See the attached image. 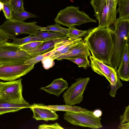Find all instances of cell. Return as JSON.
I'll return each mask as SVG.
<instances>
[{
    "mask_svg": "<svg viewBox=\"0 0 129 129\" xmlns=\"http://www.w3.org/2000/svg\"><path fill=\"white\" fill-rule=\"evenodd\" d=\"M113 30L110 26L91 28L83 39L92 56L111 67L114 49Z\"/></svg>",
    "mask_w": 129,
    "mask_h": 129,
    "instance_id": "1",
    "label": "cell"
},
{
    "mask_svg": "<svg viewBox=\"0 0 129 129\" xmlns=\"http://www.w3.org/2000/svg\"><path fill=\"white\" fill-rule=\"evenodd\" d=\"M114 49L111 60V67L116 71L121 62L125 48L128 43L129 18H118L113 24Z\"/></svg>",
    "mask_w": 129,
    "mask_h": 129,
    "instance_id": "2",
    "label": "cell"
},
{
    "mask_svg": "<svg viewBox=\"0 0 129 129\" xmlns=\"http://www.w3.org/2000/svg\"><path fill=\"white\" fill-rule=\"evenodd\" d=\"M54 20L56 23L69 28L86 23H96L97 22L83 11H80L79 7L72 6L67 7L60 10Z\"/></svg>",
    "mask_w": 129,
    "mask_h": 129,
    "instance_id": "3",
    "label": "cell"
},
{
    "mask_svg": "<svg viewBox=\"0 0 129 129\" xmlns=\"http://www.w3.org/2000/svg\"><path fill=\"white\" fill-rule=\"evenodd\" d=\"M31 57L20 45L6 42L0 44V63L2 65L23 64Z\"/></svg>",
    "mask_w": 129,
    "mask_h": 129,
    "instance_id": "4",
    "label": "cell"
},
{
    "mask_svg": "<svg viewBox=\"0 0 129 129\" xmlns=\"http://www.w3.org/2000/svg\"><path fill=\"white\" fill-rule=\"evenodd\" d=\"M64 119L74 125L98 129L102 127L101 118L94 115L93 111L88 110L85 111L66 112Z\"/></svg>",
    "mask_w": 129,
    "mask_h": 129,
    "instance_id": "5",
    "label": "cell"
},
{
    "mask_svg": "<svg viewBox=\"0 0 129 129\" xmlns=\"http://www.w3.org/2000/svg\"><path fill=\"white\" fill-rule=\"evenodd\" d=\"M37 23L36 21L27 23L12 19L5 21L0 25V28L11 39L12 38L21 34L35 36L37 31L41 30L43 27L37 25Z\"/></svg>",
    "mask_w": 129,
    "mask_h": 129,
    "instance_id": "6",
    "label": "cell"
},
{
    "mask_svg": "<svg viewBox=\"0 0 129 129\" xmlns=\"http://www.w3.org/2000/svg\"><path fill=\"white\" fill-rule=\"evenodd\" d=\"M22 79L0 83V100L14 103L25 102L22 95Z\"/></svg>",
    "mask_w": 129,
    "mask_h": 129,
    "instance_id": "7",
    "label": "cell"
},
{
    "mask_svg": "<svg viewBox=\"0 0 129 129\" xmlns=\"http://www.w3.org/2000/svg\"><path fill=\"white\" fill-rule=\"evenodd\" d=\"M90 79L89 77H80L76 79L64 93L62 96L66 105H74L83 101V94Z\"/></svg>",
    "mask_w": 129,
    "mask_h": 129,
    "instance_id": "8",
    "label": "cell"
},
{
    "mask_svg": "<svg viewBox=\"0 0 129 129\" xmlns=\"http://www.w3.org/2000/svg\"><path fill=\"white\" fill-rule=\"evenodd\" d=\"M34 65L25 63L0 66V79L13 81L25 75L34 68Z\"/></svg>",
    "mask_w": 129,
    "mask_h": 129,
    "instance_id": "9",
    "label": "cell"
},
{
    "mask_svg": "<svg viewBox=\"0 0 129 129\" xmlns=\"http://www.w3.org/2000/svg\"><path fill=\"white\" fill-rule=\"evenodd\" d=\"M91 55L89 50L86 43L82 39L77 44L66 53L56 58L58 60L74 58L79 56L86 55L89 56Z\"/></svg>",
    "mask_w": 129,
    "mask_h": 129,
    "instance_id": "10",
    "label": "cell"
},
{
    "mask_svg": "<svg viewBox=\"0 0 129 129\" xmlns=\"http://www.w3.org/2000/svg\"><path fill=\"white\" fill-rule=\"evenodd\" d=\"M29 108L33 112V118L36 120L47 121L56 120L58 118V115L54 110L38 107H30Z\"/></svg>",
    "mask_w": 129,
    "mask_h": 129,
    "instance_id": "11",
    "label": "cell"
},
{
    "mask_svg": "<svg viewBox=\"0 0 129 129\" xmlns=\"http://www.w3.org/2000/svg\"><path fill=\"white\" fill-rule=\"evenodd\" d=\"M68 88V84L66 81L61 78L54 80L48 85L41 87L40 89L48 93L59 96L64 90Z\"/></svg>",
    "mask_w": 129,
    "mask_h": 129,
    "instance_id": "12",
    "label": "cell"
},
{
    "mask_svg": "<svg viewBox=\"0 0 129 129\" xmlns=\"http://www.w3.org/2000/svg\"><path fill=\"white\" fill-rule=\"evenodd\" d=\"M89 57L91 61L90 66L92 70L98 74L105 77L110 83L112 67L94 58L91 55Z\"/></svg>",
    "mask_w": 129,
    "mask_h": 129,
    "instance_id": "13",
    "label": "cell"
},
{
    "mask_svg": "<svg viewBox=\"0 0 129 129\" xmlns=\"http://www.w3.org/2000/svg\"><path fill=\"white\" fill-rule=\"evenodd\" d=\"M67 38L68 37L66 36L64 37L54 38L44 41L38 48L27 52L31 57L44 54L52 50L57 43Z\"/></svg>",
    "mask_w": 129,
    "mask_h": 129,
    "instance_id": "14",
    "label": "cell"
},
{
    "mask_svg": "<svg viewBox=\"0 0 129 129\" xmlns=\"http://www.w3.org/2000/svg\"><path fill=\"white\" fill-rule=\"evenodd\" d=\"M129 44L126 45L120 64L116 71L117 75L122 80H129Z\"/></svg>",
    "mask_w": 129,
    "mask_h": 129,
    "instance_id": "15",
    "label": "cell"
},
{
    "mask_svg": "<svg viewBox=\"0 0 129 129\" xmlns=\"http://www.w3.org/2000/svg\"><path fill=\"white\" fill-rule=\"evenodd\" d=\"M30 105L26 102L21 103H14L0 100V115L17 111L24 108H29Z\"/></svg>",
    "mask_w": 129,
    "mask_h": 129,
    "instance_id": "16",
    "label": "cell"
},
{
    "mask_svg": "<svg viewBox=\"0 0 129 129\" xmlns=\"http://www.w3.org/2000/svg\"><path fill=\"white\" fill-rule=\"evenodd\" d=\"M38 107L46 108L54 110L55 111H64L66 112H77L85 111L87 109L82 108L79 107L74 105H46L42 104H35L30 105V107Z\"/></svg>",
    "mask_w": 129,
    "mask_h": 129,
    "instance_id": "17",
    "label": "cell"
},
{
    "mask_svg": "<svg viewBox=\"0 0 129 129\" xmlns=\"http://www.w3.org/2000/svg\"><path fill=\"white\" fill-rule=\"evenodd\" d=\"M91 29L81 30L76 29L75 26H72L69 27L66 36L71 40L82 38L87 35Z\"/></svg>",
    "mask_w": 129,
    "mask_h": 129,
    "instance_id": "18",
    "label": "cell"
},
{
    "mask_svg": "<svg viewBox=\"0 0 129 129\" xmlns=\"http://www.w3.org/2000/svg\"><path fill=\"white\" fill-rule=\"evenodd\" d=\"M118 8L117 12L119 14V18H129V0H119L117 2Z\"/></svg>",
    "mask_w": 129,
    "mask_h": 129,
    "instance_id": "19",
    "label": "cell"
},
{
    "mask_svg": "<svg viewBox=\"0 0 129 129\" xmlns=\"http://www.w3.org/2000/svg\"><path fill=\"white\" fill-rule=\"evenodd\" d=\"M82 39L79 38L76 40H72L65 47L60 50L54 53L50 56L54 60L59 56L65 54L70 50L77 45L78 42Z\"/></svg>",
    "mask_w": 129,
    "mask_h": 129,
    "instance_id": "20",
    "label": "cell"
},
{
    "mask_svg": "<svg viewBox=\"0 0 129 129\" xmlns=\"http://www.w3.org/2000/svg\"><path fill=\"white\" fill-rule=\"evenodd\" d=\"M88 56L86 55L70 58L66 59L72 61L77 64L79 67H82L86 69L90 66L89 62L88 59Z\"/></svg>",
    "mask_w": 129,
    "mask_h": 129,
    "instance_id": "21",
    "label": "cell"
},
{
    "mask_svg": "<svg viewBox=\"0 0 129 129\" xmlns=\"http://www.w3.org/2000/svg\"><path fill=\"white\" fill-rule=\"evenodd\" d=\"M35 36L40 37L42 41H44L54 38L64 37L66 35L58 32H44L39 30L37 31Z\"/></svg>",
    "mask_w": 129,
    "mask_h": 129,
    "instance_id": "22",
    "label": "cell"
},
{
    "mask_svg": "<svg viewBox=\"0 0 129 129\" xmlns=\"http://www.w3.org/2000/svg\"><path fill=\"white\" fill-rule=\"evenodd\" d=\"M105 0H91L90 4L93 7L96 19L99 20Z\"/></svg>",
    "mask_w": 129,
    "mask_h": 129,
    "instance_id": "23",
    "label": "cell"
},
{
    "mask_svg": "<svg viewBox=\"0 0 129 129\" xmlns=\"http://www.w3.org/2000/svg\"><path fill=\"white\" fill-rule=\"evenodd\" d=\"M11 39L13 40L11 43L18 45L23 44L33 41H42L41 38L36 36L30 35L21 39L18 38L14 37L12 38Z\"/></svg>",
    "mask_w": 129,
    "mask_h": 129,
    "instance_id": "24",
    "label": "cell"
},
{
    "mask_svg": "<svg viewBox=\"0 0 129 129\" xmlns=\"http://www.w3.org/2000/svg\"><path fill=\"white\" fill-rule=\"evenodd\" d=\"M42 31H52L62 33L67 35L68 29L62 27L60 26V24L57 23L54 25H49L45 27H43L40 30Z\"/></svg>",
    "mask_w": 129,
    "mask_h": 129,
    "instance_id": "25",
    "label": "cell"
},
{
    "mask_svg": "<svg viewBox=\"0 0 129 129\" xmlns=\"http://www.w3.org/2000/svg\"><path fill=\"white\" fill-rule=\"evenodd\" d=\"M37 17V16L25 10L13 13V19L22 21L28 18Z\"/></svg>",
    "mask_w": 129,
    "mask_h": 129,
    "instance_id": "26",
    "label": "cell"
},
{
    "mask_svg": "<svg viewBox=\"0 0 129 129\" xmlns=\"http://www.w3.org/2000/svg\"><path fill=\"white\" fill-rule=\"evenodd\" d=\"M44 41H33L20 45V48L27 52L38 48L43 42Z\"/></svg>",
    "mask_w": 129,
    "mask_h": 129,
    "instance_id": "27",
    "label": "cell"
},
{
    "mask_svg": "<svg viewBox=\"0 0 129 129\" xmlns=\"http://www.w3.org/2000/svg\"><path fill=\"white\" fill-rule=\"evenodd\" d=\"M98 21L99 25L98 27L109 26L108 22L107 8L105 2L102 9Z\"/></svg>",
    "mask_w": 129,
    "mask_h": 129,
    "instance_id": "28",
    "label": "cell"
},
{
    "mask_svg": "<svg viewBox=\"0 0 129 129\" xmlns=\"http://www.w3.org/2000/svg\"><path fill=\"white\" fill-rule=\"evenodd\" d=\"M51 52L50 51L44 54L38 55L35 56L31 57L26 60L24 63L30 65H35L41 61L45 56H49Z\"/></svg>",
    "mask_w": 129,
    "mask_h": 129,
    "instance_id": "29",
    "label": "cell"
},
{
    "mask_svg": "<svg viewBox=\"0 0 129 129\" xmlns=\"http://www.w3.org/2000/svg\"><path fill=\"white\" fill-rule=\"evenodd\" d=\"M9 3L13 13L24 10L23 0H12Z\"/></svg>",
    "mask_w": 129,
    "mask_h": 129,
    "instance_id": "30",
    "label": "cell"
},
{
    "mask_svg": "<svg viewBox=\"0 0 129 129\" xmlns=\"http://www.w3.org/2000/svg\"><path fill=\"white\" fill-rule=\"evenodd\" d=\"M54 60L49 56L44 57L41 60L43 68L46 70H48L52 68L55 65Z\"/></svg>",
    "mask_w": 129,
    "mask_h": 129,
    "instance_id": "31",
    "label": "cell"
},
{
    "mask_svg": "<svg viewBox=\"0 0 129 129\" xmlns=\"http://www.w3.org/2000/svg\"><path fill=\"white\" fill-rule=\"evenodd\" d=\"M4 7L2 9L6 19L9 20L13 19V13L11 7L9 3H4Z\"/></svg>",
    "mask_w": 129,
    "mask_h": 129,
    "instance_id": "32",
    "label": "cell"
},
{
    "mask_svg": "<svg viewBox=\"0 0 129 129\" xmlns=\"http://www.w3.org/2000/svg\"><path fill=\"white\" fill-rule=\"evenodd\" d=\"M123 84L120 81V79L117 75V81L116 84L114 86L111 85L109 94L112 97H115L117 90Z\"/></svg>",
    "mask_w": 129,
    "mask_h": 129,
    "instance_id": "33",
    "label": "cell"
},
{
    "mask_svg": "<svg viewBox=\"0 0 129 129\" xmlns=\"http://www.w3.org/2000/svg\"><path fill=\"white\" fill-rule=\"evenodd\" d=\"M120 124L129 123V106L125 108L124 112L123 115L120 117ZM119 124V125H120Z\"/></svg>",
    "mask_w": 129,
    "mask_h": 129,
    "instance_id": "34",
    "label": "cell"
},
{
    "mask_svg": "<svg viewBox=\"0 0 129 129\" xmlns=\"http://www.w3.org/2000/svg\"><path fill=\"white\" fill-rule=\"evenodd\" d=\"M38 128L39 129H63L62 127L57 123L56 122L54 123L51 124H43L40 125L39 126Z\"/></svg>",
    "mask_w": 129,
    "mask_h": 129,
    "instance_id": "35",
    "label": "cell"
},
{
    "mask_svg": "<svg viewBox=\"0 0 129 129\" xmlns=\"http://www.w3.org/2000/svg\"><path fill=\"white\" fill-rule=\"evenodd\" d=\"M117 81V75L116 71L115 69L112 68L110 75V85L114 86L115 85Z\"/></svg>",
    "mask_w": 129,
    "mask_h": 129,
    "instance_id": "36",
    "label": "cell"
},
{
    "mask_svg": "<svg viewBox=\"0 0 129 129\" xmlns=\"http://www.w3.org/2000/svg\"><path fill=\"white\" fill-rule=\"evenodd\" d=\"M11 37L0 28V44L7 42Z\"/></svg>",
    "mask_w": 129,
    "mask_h": 129,
    "instance_id": "37",
    "label": "cell"
},
{
    "mask_svg": "<svg viewBox=\"0 0 129 129\" xmlns=\"http://www.w3.org/2000/svg\"><path fill=\"white\" fill-rule=\"evenodd\" d=\"M93 114L95 117H98L102 116V112L100 110L97 109L93 111Z\"/></svg>",
    "mask_w": 129,
    "mask_h": 129,
    "instance_id": "38",
    "label": "cell"
},
{
    "mask_svg": "<svg viewBox=\"0 0 129 129\" xmlns=\"http://www.w3.org/2000/svg\"><path fill=\"white\" fill-rule=\"evenodd\" d=\"M118 128L120 129H129V123L120 124L118 126Z\"/></svg>",
    "mask_w": 129,
    "mask_h": 129,
    "instance_id": "39",
    "label": "cell"
},
{
    "mask_svg": "<svg viewBox=\"0 0 129 129\" xmlns=\"http://www.w3.org/2000/svg\"><path fill=\"white\" fill-rule=\"evenodd\" d=\"M3 7V3L0 1V11L2 10Z\"/></svg>",
    "mask_w": 129,
    "mask_h": 129,
    "instance_id": "40",
    "label": "cell"
},
{
    "mask_svg": "<svg viewBox=\"0 0 129 129\" xmlns=\"http://www.w3.org/2000/svg\"><path fill=\"white\" fill-rule=\"evenodd\" d=\"M12 0H0V1L3 3H9Z\"/></svg>",
    "mask_w": 129,
    "mask_h": 129,
    "instance_id": "41",
    "label": "cell"
},
{
    "mask_svg": "<svg viewBox=\"0 0 129 129\" xmlns=\"http://www.w3.org/2000/svg\"><path fill=\"white\" fill-rule=\"evenodd\" d=\"M2 65V64L0 63V66Z\"/></svg>",
    "mask_w": 129,
    "mask_h": 129,
    "instance_id": "42",
    "label": "cell"
},
{
    "mask_svg": "<svg viewBox=\"0 0 129 129\" xmlns=\"http://www.w3.org/2000/svg\"><path fill=\"white\" fill-rule=\"evenodd\" d=\"M119 0H117V1H119Z\"/></svg>",
    "mask_w": 129,
    "mask_h": 129,
    "instance_id": "43",
    "label": "cell"
},
{
    "mask_svg": "<svg viewBox=\"0 0 129 129\" xmlns=\"http://www.w3.org/2000/svg\"></svg>",
    "mask_w": 129,
    "mask_h": 129,
    "instance_id": "44",
    "label": "cell"
}]
</instances>
